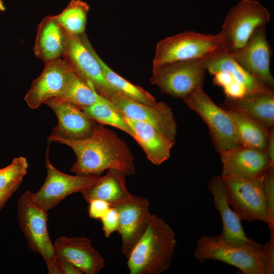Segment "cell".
I'll use <instances>...</instances> for the list:
<instances>
[{"mask_svg":"<svg viewBox=\"0 0 274 274\" xmlns=\"http://www.w3.org/2000/svg\"><path fill=\"white\" fill-rule=\"evenodd\" d=\"M114 208L119 217L121 252L127 258L148 227L150 203L144 197L133 195L129 200Z\"/></svg>","mask_w":274,"mask_h":274,"instance_id":"cell-14","label":"cell"},{"mask_svg":"<svg viewBox=\"0 0 274 274\" xmlns=\"http://www.w3.org/2000/svg\"><path fill=\"white\" fill-rule=\"evenodd\" d=\"M82 110L96 123L117 128L133 136V133L116 107L107 98L99 95L97 100Z\"/></svg>","mask_w":274,"mask_h":274,"instance_id":"cell-27","label":"cell"},{"mask_svg":"<svg viewBox=\"0 0 274 274\" xmlns=\"http://www.w3.org/2000/svg\"><path fill=\"white\" fill-rule=\"evenodd\" d=\"M221 177L242 180L262 176L271 166L264 151L240 146L220 154Z\"/></svg>","mask_w":274,"mask_h":274,"instance_id":"cell-15","label":"cell"},{"mask_svg":"<svg viewBox=\"0 0 274 274\" xmlns=\"http://www.w3.org/2000/svg\"><path fill=\"white\" fill-rule=\"evenodd\" d=\"M268 242L263 245V265L264 274L274 273V230H270Z\"/></svg>","mask_w":274,"mask_h":274,"instance_id":"cell-33","label":"cell"},{"mask_svg":"<svg viewBox=\"0 0 274 274\" xmlns=\"http://www.w3.org/2000/svg\"><path fill=\"white\" fill-rule=\"evenodd\" d=\"M224 47L219 34L209 35L188 31L169 37L156 45L153 67L165 63L202 59Z\"/></svg>","mask_w":274,"mask_h":274,"instance_id":"cell-5","label":"cell"},{"mask_svg":"<svg viewBox=\"0 0 274 274\" xmlns=\"http://www.w3.org/2000/svg\"><path fill=\"white\" fill-rule=\"evenodd\" d=\"M18 188L19 187H14L9 189L0 190V210Z\"/></svg>","mask_w":274,"mask_h":274,"instance_id":"cell-37","label":"cell"},{"mask_svg":"<svg viewBox=\"0 0 274 274\" xmlns=\"http://www.w3.org/2000/svg\"><path fill=\"white\" fill-rule=\"evenodd\" d=\"M71 68L68 62L61 58L46 62L43 71L32 82L24 97L28 107L35 109L50 98L59 97Z\"/></svg>","mask_w":274,"mask_h":274,"instance_id":"cell-16","label":"cell"},{"mask_svg":"<svg viewBox=\"0 0 274 274\" xmlns=\"http://www.w3.org/2000/svg\"><path fill=\"white\" fill-rule=\"evenodd\" d=\"M124 117L133 133V138L142 148L149 161L159 165L170 157L175 142L168 140L148 123Z\"/></svg>","mask_w":274,"mask_h":274,"instance_id":"cell-20","label":"cell"},{"mask_svg":"<svg viewBox=\"0 0 274 274\" xmlns=\"http://www.w3.org/2000/svg\"><path fill=\"white\" fill-rule=\"evenodd\" d=\"M263 187L266 202L268 226L274 230V166L270 167L263 175Z\"/></svg>","mask_w":274,"mask_h":274,"instance_id":"cell-31","label":"cell"},{"mask_svg":"<svg viewBox=\"0 0 274 274\" xmlns=\"http://www.w3.org/2000/svg\"><path fill=\"white\" fill-rule=\"evenodd\" d=\"M89 6L82 0H72L66 7L55 17L67 33L80 36L85 33Z\"/></svg>","mask_w":274,"mask_h":274,"instance_id":"cell-29","label":"cell"},{"mask_svg":"<svg viewBox=\"0 0 274 274\" xmlns=\"http://www.w3.org/2000/svg\"><path fill=\"white\" fill-rule=\"evenodd\" d=\"M183 99L206 123L215 148L219 154L241 146L227 111L216 105L202 88L193 90Z\"/></svg>","mask_w":274,"mask_h":274,"instance_id":"cell-7","label":"cell"},{"mask_svg":"<svg viewBox=\"0 0 274 274\" xmlns=\"http://www.w3.org/2000/svg\"><path fill=\"white\" fill-rule=\"evenodd\" d=\"M57 262L61 274H83L78 267L68 261L57 258Z\"/></svg>","mask_w":274,"mask_h":274,"instance_id":"cell-35","label":"cell"},{"mask_svg":"<svg viewBox=\"0 0 274 274\" xmlns=\"http://www.w3.org/2000/svg\"><path fill=\"white\" fill-rule=\"evenodd\" d=\"M57 258L70 262L83 273L98 274L105 266V260L85 237L57 238L54 244Z\"/></svg>","mask_w":274,"mask_h":274,"instance_id":"cell-18","label":"cell"},{"mask_svg":"<svg viewBox=\"0 0 274 274\" xmlns=\"http://www.w3.org/2000/svg\"><path fill=\"white\" fill-rule=\"evenodd\" d=\"M206 71L201 59L170 62L153 67L150 82L162 93L183 99L202 88Z\"/></svg>","mask_w":274,"mask_h":274,"instance_id":"cell-8","label":"cell"},{"mask_svg":"<svg viewBox=\"0 0 274 274\" xmlns=\"http://www.w3.org/2000/svg\"><path fill=\"white\" fill-rule=\"evenodd\" d=\"M242 112L268 128L274 126V91L271 89L239 99L226 98L220 106Z\"/></svg>","mask_w":274,"mask_h":274,"instance_id":"cell-24","label":"cell"},{"mask_svg":"<svg viewBox=\"0 0 274 274\" xmlns=\"http://www.w3.org/2000/svg\"><path fill=\"white\" fill-rule=\"evenodd\" d=\"M264 174L249 180L222 177L227 201L241 220L261 221L268 225L263 187Z\"/></svg>","mask_w":274,"mask_h":274,"instance_id":"cell-9","label":"cell"},{"mask_svg":"<svg viewBox=\"0 0 274 274\" xmlns=\"http://www.w3.org/2000/svg\"><path fill=\"white\" fill-rule=\"evenodd\" d=\"M208 189L213 195L215 208L219 211L222 222V231L218 235L219 238L227 244L235 246L257 243L247 236L241 220L228 202L222 177H213L209 182Z\"/></svg>","mask_w":274,"mask_h":274,"instance_id":"cell-19","label":"cell"},{"mask_svg":"<svg viewBox=\"0 0 274 274\" xmlns=\"http://www.w3.org/2000/svg\"><path fill=\"white\" fill-rule=\"evenodd\" d=\"M268 10L255 0H242L228 11L219 32L223 47L233 52L243 47L257 28L269 22Z\"/></svg>","mask_w":274,"mask_h":274,"instance_id":"cell-6","label":"cell"},{"mask_svg":"<svg viewBox=\"0 0 274 274\" xmlns=\"http://www.w3.org/2000/svg\"><path fill=\"white\" fill-rule=\"evenodd\" d=\"M126 176L118 170L110 169L80 193L88 203L92 199H99L114 207L129 200L133 195L127 188Z\"/></svg>","mask_w":274,"mask_h":274,"instance_id":"cell-22","label":"cell"},{"mask_svg":"<svg viewBox=\"0 0 274 274\" xmlns=\"http://www.w3.org/2000/svg\"><path fill=\"white\" fill-rule=\"evenodd\" d=\"M99 96V94L93 87L87 83L71 67L65 87L58 98L75 105L82 109L95 103Z\"/></svg>","mask_w":274,"mask_h":274,"instance_id":"cell-28","label":"cell"},{"mask_svg":"<svg viewBox=\"0 0 274 274\" xmlns=\"http://www.w3.org/2000/svg\"><path fill=\"white\" fill-rule=\"evenodd\" d=\"M201 60L206 71L211 75L218 71L229 73L247 87L249 95L273 89L264 85L247 71L235 60L232 53L224 47L219 49Z\"/></svg>","mask_w":274,"mask_h":274,"instance_id":"cell-21","label":"cell"},{"mask_svg":"<svg viewBox=\"0 0 274 274\" xmlns=\"http://www.w3.org/2000/svg\"><path fill=\"white\" fill-rule=\"evenodd\" d=\"M265 26L257 28L243 47L231 53L235 60L247 71L273 89L274 78L270 70L272 50L266 38Z\"/></svg>","mask_w":274,"mask_h":274,"instance_id":"cell-13","label":"cell"},{"mask_svg":"<svg viewBox=\"0 0 274 274\" xmlns=\"http://www.w3.org/2000/svg\"><path fill=\"white\" fill-rule=\"evenodd\" d=\"M28 167L27 159L24 157H16L6 167L0 171V190L19 187L26 175Z\"/></svg>","mask_w":274,"mask_h":274,"instance_id":"cell-30","label":"cell"},{"mask_svg":"<svg viewBox=\"0 0 274 274\" xmlns=\"http://www.w3.org/2000/svg\"><path fill=\"white\" fill-rule=\"evenodd\" d=\"M271 166H274V126L269 129V135L264 151Z\"/></svg>","mask_w":274,"mask_h":274,"instance_id":"cell-36","label":"cell"},{"mask_svg":"<svg viewBox=\"0 0 274 274\" xmlns=\"http://www.w3.org/2000/svg\"><path fill=\"white\" fill-rule=\"evenodd\" d=\"M88 215L92 219L100 220L111 207L106 201L94 199L89 202Z\"/></svg>","mask_w":274,"mask_h":274,"instance_id":"cell-34","label":"cell"},{"mask_svg":"<svg viewBox=\"0 0 274 274\" xmlns=\"http://www.w3.org/2000/svg\"><path fill=\"white\" fill-rule=\"evenodd\" d=\"M105 98L113 104L123 116L148 123L172 142H176L177 124L171 108L166 103L156 101L150 104L134 101L118 91Z\"/></svg>","mask_w":274,"mask_h":274,"instance_id":"cell-10","label":"cell"},{"mask_svg":"<svg viewBox=\"0 0 274 274\" xmlns=\"http://www.w3.org/2000/svg\"><path fill=\"white\" fill-rule=\"evenodd\" d=\"M1 169H0V171H1Z\"/></svg>","mask_w":274,"mask_h":274,"instance_id":"cell-39","label":"cell"},{"mask_svg":"<svg viewBox=\"0 0 274 274\" xmlns=\"http://www.w3.org/2000/svg\"><path fill=\"white\" fill-rule=\"evenodd\" d=\"M48 141L72 149L77 160L71 171L75 175L101 176L110 169L118 170L126 176L135 173L134 158L126 143L104 125L96 123L91 134L83 140H68L50 134Z\"/></svg>","mask_w":274,"mask_h":274,"instance_id":"cell-1","label":"cell"},{"mask_svg":"<svg viewBox=\"0 0 274 274\" xmlns=\"http://www.w3.org/2000/svg\"><path fill=\"white\" fill-rule=\"evenodd\" d=\"M31 192L25 191L17 203V219L28 247L43 258L50 274H61L54 244L48 230V211L33 199Z\"/></svg>","mask_w":274,"mask_h":274,"instance_id":"cell-3","label":"cell"},{"mask_svg":"<svg viewBox=\"0 0 274 274\" xmlns=\"http://www.w3.org/2000/svg\"><path fill=\"white\" fill-rule=\"evenodd\" d=\"M102 228L105 237L109 238L116 231H118L119 225V217L117 210L111 207L100 219Z\"/></svg>","mask_w":274,"mask_h":274,"instance_id":"cell-32","label":"cell"},{"mask_svg":"<svg viewBox=\"0 0 274 274\" xmlns=\"http://www.w3.org/2000/svg\"><path fill=\"white\" fill-rule=\"evenodd\" d=\"M177 245L176 234L168 224L150 214L148 227L136 243L126 262L130 274H160L171 264Z\"/></svg>","mask_w":274,"mask_h":274,"instance_id":"cell-2","label":"cell"},{"mask_svg":"<svg viewBox=\"0 0 274 274\" xmlns=\"http://www.w3.org/2000/svg\"><path fill=\"white\" fill-rule=\"evenodd\" d=\"M63 57L71 67L101 96L105 97L111 92L118 91L107 81L97 60L85 46L80 36L66 32Z\"/></svg>","mask_w":274,"mask_h":274,"instance_id":"cell-12","label":"cell"},{"mask_svg":"<svg viewBox=\"0 0 274 274\" xmlns=\"http://www.w3.org/2000/svg\"><path fill=\"white\" fill-rule=\"evenodd\" d=\"M48 153L49 147L45 157L46 180L37 192L32 193L35 202L47 211L56 207L67 196L80 192L93 184L101 176L71 175L62 173L52 165Z\"/></svg>","mask_w":274,"mask_h":274,"instance_id":"cell-11","label":"cell"},{"mask_svg":"<svg viewBox=\"0 0 274 274\" xmlns=\"http://www.w3.org/2000/svg\"><path fill=\"white\" fill-rule=\"evenodd\" d=\"M66 32L55 16H46L39 24L34 46L36 56L45 62L63 56Z\"/></svg>","mask_w":274,"mask_h":274,"instance_id":"cell-23","label":"cell"},{"mask_svg":"<svg viewBox=\"0 0 274 274\" xmlns=\"http://www.w3.org/2000/svg\"><path fill=\"white\" fill-rule=\"evenodd\" d=\"M226 110L232 121L240 145L264 151L270 128L242 112Z\"/></svg>","mask_w":274,"mask_h":274,"instance_id":"cell-25","label":"cell"},{"mask_svg":"<svg viewBox=\"0 0 274 274\" xmlns=\"http://www.w3.org/2000/svg\"><path fill=\"white\" fill-rule=\"evenodd\" d=\"M5 10V7L3 5L2 0H0V10L4 11Z\"/></svg>","mask_w":274,"mask_h":274,"instance_id":"cell-38","label":"cell"},{"mask_svg":"<svg viewBox=\"0 0 274 274\" xmlns=\"http://www.w3.org/2000/svg\"><path fill=\"white\" fill-rule=\"evenodd\" d=\"M194 257L201 263L207 260L222 261L244 274H264L263 245L242 246L227 244L218 236L202 235L197 241Z\"/></svg>","mask_w":274,"mask_h":274,"instance_id":"cell-4","label":"cell"},{"mask_svg":"<svg viewBox=\"0 0 274 274\" xmlns=\"http://www.w3.org/2000/svg\"><path fill=\"white\" fill-rule=\"evenodd\" d=\"M55 113L58 123L51 135L72 140H81L89 136L96 123L79 107L58 97L45 103Z\"/></svg>","mask_w":274,"mask_h":274,"instance_id":"cell-17","label":"cell"},{"mask_svg":"<svg viewBox=\"0 0 274 274\" xmlns=\"http://www.w3.org/2000/svg\"><path fill=\"white\" fill-rule=\"evenodd\" d=\"M80 37L85 46L97 60L105 78L112 86L134 101L146 104L156 101L155 98L150 92L133 84L112 70L98 56L85 33Z\"/></svg>","mask_w":274,"mask_h":274,"instance_id":"cell-26","label":"cell"}]
</instances>
